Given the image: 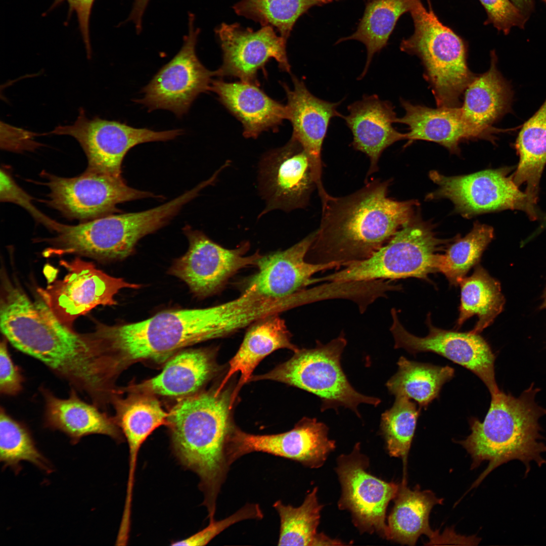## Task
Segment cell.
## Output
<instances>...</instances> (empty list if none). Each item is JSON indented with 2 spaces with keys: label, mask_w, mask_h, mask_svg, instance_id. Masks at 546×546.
Masks as SVG:
<instances>
[{
  "label": "cell",
  "mask_w": 546,
  "mask_h": 546,
  "mask_svg": "<svg viewBox=\"0 0 546 546\" xmlns=\"http://www.w3.org/2000/svg\"><path fill=\"white\" fill-rule=\"evenodd\" d=\"M389 181L368 183L346 196L328 195L315 239L306 255L316 264L342 266L370 257L411 221L417 201L387 197Z\"/></svg>",
  "instance_id": "cell-1"
},
{
  "label": "cell",
  "mask_w": 546,
  "mask_h": 546,
  "mask_svg": "<svg viewBox=\"0 0 546 546\" xmlns=\"http://www.w3.org/2000/svg\"><path fill=\"white\" fill-rule=\"evenodd\" d=\"M243 315L234 300L212 307L169 310L146 320L109 326L91 335L116 374L133 363L163 362L180 349L239 331Z\"/></svg>",
  "instance_id": "cell-2"
},
{
  "label": "cell",
  "mask_w": 546,
  "mask_h": 546,
  "mask_svg": "<svg viewBox=\"0 0 546 546\" xmlns=\"http://www.w3.org/2000/svg\"><path fill=\"white\" fill-rule=\"evenodd\" d=\"M231 395L207 392L179 401L168 415L172 449L178 462L199 478L203 505L215 519L217 499L230 469L225 446L232 430Z\"/></svg>",
  "instance_id": "cell-3"
},
{
  "label": "cell",
  "mask_w": 546,
  "mask_h": 546,
  "mask_svg": "<svg viewBox=\"0 0 546 546\" xmlns=\"http://www.w3.org/2000/svg\"><path fill=\"white\" fill-rule=\"evenodd\" d=\"M538 391L531 384L516 397L499 390L491 394L490 405L484 420H470L471 434L458 442L471 455L472 469L484 461L489 462L474 486L496 468L513 460L524 464L525 474L530 470L531 462L539 467L546 464L542 456L546 452V445L541 441L538 422L546 410L535 400Z\"/></svg>",
  "instance_id": "cell-4"
},
{
  "label": "cell",
  "mask_w": 546,
  "mask_h": 546,
  "mask_svg": "<svg viewBox=\"0 0 546 546\" xmlns=\"http://www.w3.org/2000/svg\"><path fill=\"white\" fill-rule=\"evenodd\" d=\"M427 2L428 9L421 0H412L409 12L415 30L401 41L400 49L420 59L438 107H460L476 76L468 66L464 41L439 21Z\"/></svg>",
  "instance_id": "cell-5"
},
{
  "label": "cell",
  "mask_w": 546,
  "mask_h": 546,
  "mask_svg": "<svg viewBox=\"0 0 546 546\" xmlns=\"http://www.w3.org/2000/svg\"><path fill=\"white\" fill-rule=\"evenodd\" d=\"M346 344L343 332L327 344L317 341L315 348L299 349L285 362L250 381L269 380L293 386L320 397L322 411L344 406L359 417L358 404L376 406L381 400L358 393L349 383L340 362Z\"/></svg>",
  "instance_id": "cell-6"
},
{
  "label": "cell",
  "mask_w": 546,
  "mask_h": 546,
  "mask_svg": "<svg viewBox=\"0 0 546 546\" xmlns=\"http://www.w3.org/2000/svg\"><path fill=\"white\" fill-rule=\"evenodd\" d=\"M445 240L428 226L411 221L369 258L349 263L339 271L318 278L322 282L393 280L415 277L428 279L438 271Z\"/></svg>",
  "instance_id": "cell-7"
},
{
  "label": "cell",
  "mask_w": 546,
  "mask_h": 546,
  "mask_svg": "<svg viewBox=\"0 0 546 546\" xmlns=\"http://www.w3.org/2000/svg\"><path fill=\"white\" fill-rule=\"evenodd\" d=\"M203 189V185L199 184L178 197L149 210L112 214L82 222L77 233L80 248L86 255L97 259L124 258L133 251L140 239L165 225Z\"/></svg>",
  "instance_id": "cell-8"
},
{
  "label": "cell",
  "mask_w": 546,
  "mask_h": 546,
  "mask_svg": "<svg viewBox=\"0 0 546 546\" xmlns=\"http://www.w3.org/2000/svg\"><path fill=\"white\" fill-rule=\"evenodd\" d=\"M42 174L50 190L46 203L68 218L81 222L120 212L116 207L120 203L155 197L128 186L122 176L87 170L73 177Z\"/></svg>",
  "instance_id": "cell-9"
},
{
  "label": "cell",
  "mask_w": 546,
  "mask_h": 546,
  "mask_svg": "<svg viewBox=\"0 0 546 546\" xmlns=\"http://www.w3.org/2000/svg\"><path fill=\"white\" fill-rule=\"evenodd\" d=\"M183 132L179 129L156 131L99 117L89 119L80 109L73 124L58 126L48 134L74 138L86 156V170L122 176L123 159L131 148L144 143L172 140Z\"/></svg>",
  "instance_id": "cell-10"
},
{
  "label": "cell",
  "mask_w": 546,
  "mask_h": 546,
  "mask_svg": "<svg viewBox=\"0 0 546 546\" xmlns=\"http://www.w3.org/2000/svg\"><path fill=\"white\" fill-rule=\"evenodd\" d=\"M506 168L488 169L460 176H447L432 170L430 178L438 186L429 198H445L466 217L504 209L524 211L535 220V205L508 176Z\"/></svg>",
  "instance_id": "cell-11"
},
{
  "label": "cell",
  "mask_w": 546,
  "mask_h": 546,
  "mask_svg": "<svg viewBox=\"0 0 546 546\" xmlns=\"http://www.w3.org/2000/svg\"><path fill=\"white\" fill-rule=\"evenodd\" d=\"M369 463L360 452L359 443L350 453L339 457L336 471L342 492L338 507L351 513L352 522L360 531L376 532L387 539V507L396 496L399 484L370 474Z\"/></svg>",
  "instance_id": "cell-12"
},
{
  "label": "cell",
  "mask_w": 546,
  "mask_h": 546,
  "mask_svg": "<svg viewBox=\"0 0 546 546\" xmlns=\"http://www.w3.org/2000/svg\"><path fill=\"white\" fill-rule=\"evenodd\" d=\"M61 263L67 270L66 276L37 292L58 318L70 328L77 317L96 306L116 304L114 297L121 289L140 287L110 276L79 258Z\"/></svg>",
  "instance_id": "cell-13"
},
{
  "label": "cell",
  "mask_w": 546,
  "mask_h": 546,
  "mask_svg": "<svg viewBox=\"0 0 546 546\" xmlns=\"http://www.w3.org/2000/svg\"><path fill=\"white\" fill-rule=\"evenodd\" d=\"M189 17V33L181 49L143 88L144 97L135 101L150 111L168 110L181 117L201 93L210 90L211 77L216 75V71L207 69L196 56L199 30L194 28V16L190 14Z\"/></svg>",
  "instance_id": "cell-14"
},
{
  "label": "cell",
  "mask_w": 546,
  "mask_h": 546,
  "mask_svg": "<svg viewBox=\"0 0 546 546\" xmlns=\"http://www.w3.org/2000/svg\"><path fill=\"white\" fill-rule=\"evenodd\" d=\"M328 427L316 419L304 418L289 431L255 435L233 428L225 446L229 466L242 457L262 452L298 462L310 468L322 466L335 447Z\"/></svg>",
  "instance_id": "cell-15"
},
{
  "label": "cell",
  "mask_w": 546,
  "mask_h": 546,
  "mask_svg": "<svg viewBox=\"0 0 546 546\" xmlns=\"http://www.w3.org/2000/svg\"><path fill=\"white\" fill-rule=\"evenodd\" d=\"M390 327L395 348H403L412 354L432 352L468 369L478 376L491 394L499 390L494 372L495 356L486 341L479 334L460 332L434 326L428 316L429 333L425 337L408 332L400 322L397 311L391 309Z\"/></svg>",
  "instance_id": "cell-16"
},
{
  "label": "cell",
  "mask_w": 546,
  "mask_h": 546,
  "mask_svg": "<svg viewBox=\"0 0 546 546\" xmlns=\"http://www.w3.org/2000/svg\"><path fill=\"white\" fill-rule=\"evenodd\" d=\"M189 247L170 268V274L184 281L199 297L214 294L239 270L256 265L261 256L256 253L246 255L249 244L229 249L217 244L202 232L186 225L183 229Z\"/></svg>",
  "instance_id": "cell-17"
},
{
  "label": "cell",
  "mask_w": 546,
  "mask_h": 546,
  "mask_svg": "<svg viewBox=\"0 0 546 546\" xmlns=\"http://www.w3.org/2000/svg\"><path fill=\"white\" fill-rule=\"evenodd\" d=\"M259 181L266 203L260 215L275 209L289 211L304 207L315 186L308 155L292 138L262 158Z\"/></svg>",
  "instance_id": "cell-18"
},
{
  "label": "cell",
  "mask_w": 546,
  "mask_h": 546,
  "mask_svg": "<svg viewBox=\"0 0 546 546\" xmlns=\"http://www.w3.org/2000/svg\"><path fill=\"white\" fill-rule=\"evenodd\" d=\"M216 32L223 52V63L215 71L216 75L236 77L242 81L256 84L258 70L270 58L277 61L281 69L290 72L287 39L277 35L271 26L253 31L236 23H222Z\"/></svg>",
  "instance_id": "cell-19"
},
{
  "label": "cell",
  "mask_w": 546,
  "mask_h": 546,
  "mask_svg": "<svg viewBox=\"0 0 546 546\" xmlns=\"http://www.w3.org/2000/svg\"><path fill=\"white\" fill-rule=\"evenodd\" d=\"M317 231L282 251L261 255L256 266L257 272L250 279L246 289L268 297L281 298L293 295L312 284V276L322 271L341 266L337 263L316 264L306 259Z\"/></svg>",
  "instance_id": "cell-20"
},
{
  "label": "cell",
  "mask_w": 546,
  "mask_h": 546,
  "mask_svg": "<svg viewBox=\"0 0 546 546\" xmlns=\"http://www.w3.org/2000/svg\"><path fill=\"white\" fill-rule=\"evenodd\" d=\"M293 88L284 87L287 96V119L293 126L292 138L306 152L312 176L320 197L327 193L322 180L321 151L330 122L343 115L337 109L342 101L332 103L312 95L304 82L292 76Z\"/></svg>",
  "instance_id": "cell-21"
},
{
  "label": "cell",
  "mask_w": 546,
  "mask_h": 546,
  "mask_svg": "<svg viewBox=\"0 0 546 546\" xmlns=\"http://www.w3.org/2000/svg\"><path fill=\"white\" fill-rule=\"evenodd\" d=\"M348 115L343 118L353 136L352 146L370 159L368 175L378 170V162L383 152L394 143L406 139V134L398 131L394 107L389 101L376 95H364L347 107Z\"/></svg>",
  "instance_id": "cell-22"
},
{
  "label": "cell",
  "mask_w": 546,
  "mask_h": 546,
  "mask_svg": "<svg viewBox=\"0 0 546 546\" xmlns=\"http://www.w3.org/2000/svg\"><path fill=\"white\" fill-rule=\"evenodd\" d=\"M491 57L489 69L469 84L460 107L472 139L489 138L492 124L509 108L510 89L497 69L494 54Z\"/></svg>",
  "instance_id": "cell-23"
},
{
  "label": "cell",
  "mask_w": 546,
  "mask_h": 546,
  "mask_svg": "<svg viewBox=\"0 0 546 546\" xmlns=\"http://www.w3.org/2000/svg\"><path fill=\"white\" fill-rule=\"evenodd\" d=\"M210 90L242 123L243 134L256 138L262 131L279 125L287 118V108L274 100L258 85L241 81L211 82Z\"/></svg>",
  "instance_id": "cell-24"
},
{
  "label": "cell",
  "mask_w": 546,
  "mask_h": 546,
  "mask_svg": "<svg viewBox=\"0 0 546 546\" xmlns=\"http://www.w3.org/2000/svg\"><path fill=\"white\" fill-rule=\"evenodd\" d=\"M280 348L289 349L294 352L299 350L291 342V334L279 314L267 316L253 323L238 351L230 361L228 373L216 392H220L232 376L240 372V378L231 395L232 408L240 390L250 381L257 365L265 356Z\"/></svg>",
  "instance_id": "cell-25"
},
{
  "label": "cell",
  "mask_w": 546,
  "mask_h": 546,
  "mask_svg": "<svg viewBox=\"0 0 546 546\" xmlns=\"http://www.w3.org/2000/svg\"><path fill=\"white\" fill-rule=\"evenodd\" d=\"M76 390L72 388L69 396L62 399L48 389H41L45 401V424L66 434L73 443L94 434L118 439L119 433L113 421L98 406L81 399Z\"/></svg>",
  "instance_id": "cell-26"
},
{
  "label": "cell",
  "mask_w": 546,
  "mask_h": 546,
  "mask_svg": "<svg viewBox=\"0 0 546 546\" xmlns=\"http://www.w3.org/2000/svg\"><path fill=\"white\" fill-rule=\"evenodd\" d=\"M215 370L210 352L203 349L189 350L171 358L159 375L130 389L169 397L189 396L198 391Z\"/></svg>",
  "instance_id": "cell-27"
},
{
  "label": "cell",
  "mask_w": 546,
  "mask_h": 546,
  "mask_svg": "<svg viewBox=\"0 0 546 546\" xmlns=\"http://www.w3.org/2000/svg\"><path fill=\"white\" fill-rule=\"evenodd\" d=\"M400 102L405 114L397 117L395 122L408 126L406 134L409 143L418 140L433 142L457 153L461 141L472 139L460 107L431 108L402 98Z\"/></svg>",
  "instance_id": "cell-28"
},
{
  "label": "cell",
  "mask_w": 546,
  "mask_h": 546,
  "mask_svg": "<svg viewBox=\"0 0 546 546\" xmlns=\"http://www.w3.org/2000/svg\"><path fill=\"white\" fill-rule=\"evenodd\" d=\"M406 481L399 485L394 505L388 516L387 539L403 544L415 545L422 535L432 540L437 538L429 525V515L436 505L442 504L431 490L408 488Z\"/></svg>",
  "instance_id": "cell-29"
},
{
  "label": "cell",
  "mask_w": 546,
  "mask_h": 546,
  "mask_svg": "<svg viewBox=\"0 0 546 546\" xmlns=\"http://www.w3.org/2000/svg\"><path fill=\"white\" fill-rule=\"evenodd\" d=\"M115 402L118 424L126 437L129 449V472L126 495L132 496L134 473L139 450L152 432L168 424L167 414L150 394L139 393Z\"/></svg>",
  "instance_id": "cell-30"
},
{
  "label": "cell",
  "mask_w": 546,
  "mask_h": 546,
  "mask_svg": "<svg viewBox=\"0 0 546 546\" xmlns=\"http://www.w3.org/2000/svg\"><path fill=\"white\" fill-rule=\"evenodd\" d=\"M461 303L457 326L461 327L473 316L478 321L472 332L479 334L502 312L505 302L499 282L481 265L460 282Z\"/></svg>",
  "instance_id": "cell-31"
},
{
  "label": "cell",
  "mask_w": 546,
  "mask_h": 546,
  "mask_svg": "<svg viewBox=\"0 0 546 546\" xmlns=\"http://www.w3.org/2000/svg\"><path fill=\"white\" fill-rule=\"evenodd\" d=\"M516 148L520 160L513 179L519 187L526 184L525 193L536 203L539 180L546 163V100L522 126Z\"/></svg>",
  "instance_id": "cell-32"
},
{
  "label": "cell",
  "mask_w": 546,
  "mask_h": 546,
  "mask_svg": "<svg viewBox=\"0 0 546 546\" xmlns=\"http://www.w3.org/2000/svg\"><path fill=\"white\" fill-rule=\"evenodd\" d=\"M397 372L387 381L389 391L395 396L413 399L427 407L439 394L442 386L454 376V369L412 361L401 356Z\"/></svg>",
  "instance_id": "cell-33"
},
{
  "label": "cell",
  "mask_w": 546,
  "mask_h": 546,
  "mask_svg": "<svg viewBox=\"0 0 546 546\" xmlns=\"http://www.w3.org/2000/svg\"><path fill=\"white\" fill-rule=\"evenodd\" d=\"M411 3L412 0H371L367 5L356 30L337 41L336 43L356 40L365 45L367 60L359 79L367 74L374 55L387 44L396 22L401 15L410 11Z\"/></svg>",
  "instance_id": "cell-34"
},
{
  "label": "cell",
  "mask_w": 546,
  "mask_h": 546,
  "mask_svg": "<svg viewBox=\"0 0 546 546\" xmlns=\"http://www.w3.org/2000/svg\"><path fill=\"white\" fill-rule=\"evenodd\" d=\"M317 487L308 493L298 507L280 500L273 504L280 519L278 545H318L321 534L316 532L323 505L317 497Z\"/></svg>",
  "instance_id": "cell-35"
},
{
  "label": "cell",
  "mask_w": 546,
  "mask_h": 546,
  "mask_svg": "<svg viewBox=\"0 0 546 546\" xmlns=\"http://www.w3.org/2000/svg\"><path fill=\"white\" fill-rule=\"evenodd\" d=\"M0 461L16 474L21 470L20 463L27 461L47 473L53 472L50 462L36 447L25 426L0 411Z\"/></svg>",
  "instance_id": "cell-36"
},
{
  "label": "cell",
  "mask_w": 546,
  "mask_h": 546,
  "mask_svg": "<svg viewBox=\"0 0 546 546\" xmlns=\"http://www.w3.org/2000/svg\"><path fill=\"white\" fill-rule=\"evenodd\" d=\"M493 238L492 227L475 223L469 234L453 243L444 254H441L438 271L444 275L450 284L459 285L468 271L479 261Z\"/></svg>",
  "instance_id": "cell-37"
},
{
  "label": "cell",
  "mask_w": 546,
  "mask_h": 546,
  "mask_svg": "<svg viewBox=\"0 0 546 546\" xmlns=\"http://www.w3.org/2000/svg\"><path fill=\"white\" fill-rule=\"evenodd\" d=\"M319 0H241L234 6L240 16L276 27L287 40L298 18Z\"/></svg>",
  "instance_id": "cell-38"
},
{
  "label": "cell",
  "mask_w": 546,
  "mask_h": 546,
  "mask_svg": "<svg viewBox=\"0 0 546 546\" xmlns=\"http://www.w3.org/2000/svg\"><path fill=\"white\" fill-rule=\"evenodd\" d=\"M420 409L405 396H396L381 416V432L390 456L401 458L405 467Z\"/></svg>",
  "instance_id": "cell-39"
},
{
  "label": "cell",
  "mask_w": 546,
  "mask_h": 546,
  "mask_svg": "<svg viewBox=\"0 0 546 546\" xmlns=\"http://www.w3.org/2000/svg\"><path fill=\"white\" fill-rule=\"evenodd\" d=\"M263 514L257 504H247L234 514L223 520L209 522V525L202 530L187 537L174 541L170 544L172 546H202L208 544L216 536L231 525L246 519H262Z\"/></svg>",
  "instance_id": "cell-40"
},
{
  "label": "cell",
  "mask_w": 546,
  "mask_h": 546,
  "mask_svg": "<svg viewBox=\"0 0 546 546\" xmlns=\"http://www.w3.org/2000/svg\"><path fill=\"white\" fill-rule=\"evenodd\" d=\"M0 200L1 202L15 203L26 210L35 220L51 231L55 232L60 223L41 212L33 204V198L15 182L5 168L1 169Z\"/></svg>",
  "instance_id": "cell-41"
},
{
  "label": "cell",
  "mask_w": 546,
  "mask_h": 546,
  "mask_svg": "<svg viewBox=\"0 0 546 546\" xmlns=\"http://www.w3.org/2000/svg\"><path fill=\"white\" fill-rule=\"evenodd\" d=\"M485 8L489 22L505 34L515 26L523 25L521 11L510 0H479Z\"/></svg>",
  "instance_id": "cell-42"
},
{
  "label": "cell",
  "mask_w": 546,
  "mask_h": 546,
  "mask_svg": "<svg viewBox=\"0 0 546 546\" xmlns=\"http://www.w3.org/2000/svg\"><path fill=\"white\" fill-rule=\"evenodd\" d=\"M6 340H2L0 345V391L15 395L22 389L23 378L11 357Z\"/></svg>",
  "instance_id": "cell-43"
},
{
  "label": "cell",
  "mask_w": 546,
  "mask_h": 546,
  "mask_svg": "<svg viewBox=\"0 0 546 546\" xmlns=\"http://www.w3.org/2000/svg\"><path fill=\"white\" fill-rule=\"evenodd\" d=\"M95 0H54L50 11L54 9L64 2L69 6L68 17L72 12L77 15L81 36L85 44L88 58L91 56V47L89 38V20L92 9Z\"/></svg>",
  "instance_id": "cell-44"
},
{
  "label": "cell",
  "mask_w": 546,
  "mask_h": 546,
  "mask_svg": "<svg viewBox=\"0 0 546 546\" xmlns=\"http://www.w3.org/2000/svg\"><path fill=\"white\" fill-rule=\"evenodd\" d=\"M149 0H134L130 19L134 22L138 30L141 28L142 17Z\"/></svg>",
  "instance_id": "cell-45"
},
{
  "label": "cell",
  "mask_w": 546,
  "mask_h": 546,
  "mask_svg": "<svg viewBox=\"0 0 546 546\" xmlns=\"http://www.w3.org/2000/svg\"><path fill=\"white\" fill-rule=\"evenodd\" d=\"M521 12L529 10L532 5L531 0H510Z\"/></svg>",
  "instance_id": "cell-46"
},
{
  "label": "cell",
  "mask_w": 546,
  "mask_h": 546,
  "mask_svg": "<svg viewBox=\"0 0 546 546\" xmlns=\"http://www.w3.org/2000/svg\"><path fill=\"white\" fill-rule=\"evenodd\" d=\"M540 308H542V309L546 308V290H545V291L544 292V295H543V301H542V304L541 305Z\"/></svg>",
  "instance_id": "cell-47"
},
{
  "label": "cell",
  "mask_w": 546,
  "mask_h": 546,
  "mask_svg": "<svg viewBox=\"0 0 546 546\" xmlns=\"http://www.w3.org/2000/svg\"><path fill=\"white\" fill-rule=\"evenodd\" d=\"M546 226V216L544 218V220L542 222V224L540 225V228L542 229Z\"/></svg>",
  "instance_id": "cell-48"
},
{
  "label": "cell",
  "mask_w": 546,
  "mask_h": 546,
  "mask_svg": "<svg viewBox=\"0 0 546 546\" xmlns=\"http://www.w3.org/2000/svg\"><path fill=\"white\" fill-rule=\"evenodd\" d=\"M322 3H327L332 0H319Z\"/></svg>",
  "instance_id": "cell-49"
},
{
  "label": "cell",
  "mask_w": 546,
  "mask_h": 546,
  "mask_svg": "<svg viewBox=\"0 0 546 546\" xmlns=\"http://www.w3.org/2000/svg\"><path fill=\"white\" fill-rule=\"evenodd\" d=\"M546 1V0H545Z\"/></svg>",
  "instance_id": "cell-50"
}]
</instances>
